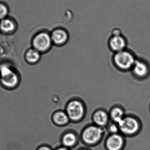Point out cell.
Listing matches in <instances>:
<instances>
[{
	"instance_id": "6da1fadb",
	"label": "cell",
	"mask_w": 150,
	"mask_h": 150,
	"mask_svg": "<svg viewBox=\"0 0 150 150\" xmlns=\"http://www.w3.org/2000/svg\"><path fill=\"white\" fill-rule=\"evenodd\" d=\"M117 125L122 135L129 137L137 135L142 130L141 121L138 118L131 115L125 116Z\"/></svg>"
},
{
	"instance_id": "7a4b0ae2",
	"label": "cell",
	"mask_w": 150,
	"mask_h": 150,
	"mask_svg": "<svg viewBox=\"0 0 150 150\" xmlns=\"http://www.w3.org/2000/svg\"><path fill=\"white\" fill-rule=\"evenodd\" d=\"M136 59L132 53L126 49L115 53L113 57L114 66L122 71L131 70Z\"/></svg>"
},
{
	"instance_id": "3957f363",
	"label": "cell",
	"mask_w": 150,
	"mask_h": 150,
	"mask_svg": "<svg viewBox=\"0 0 150 150\" xmlns=\"http://www.w3.org/2000/svg\"><path fill=\"white\" fill-rule=\"evenodd\" d=\"M65 111L70 121L77 122L84 117L86 108L81 100L74 99L69 100L67 103Z\"/></svg>"
},
{
	"instance_id": "277c9868",
	"label": "cell",
	"mask_w": 150,
	"mask_h": 150,
	"mask_svg": "<svg viewBox=\"0 0 150 150\" xmlns=\"http://www.w3.org/2000/svg\"><path fill=\"white\" fill-rule=\"evenodd\" d=\"M33 48L41 53L47 52L53 45L51 34L47 32L42 31L37 33L32 40Z\"/></svg>"
},
{
	"instance_id": "5b68a950",
	"label": "cell",
	"mask_w": 150,
	"mask_h": 150,
	"mask_svg": "<svg viewBox=\"0 0 150 150\" xmlns=\"http://www.w3.org/2000/svg\"><path fill=\"white\" fill-rule=\"evenodd\" d=\"M104 134L102 127L91 125L86 128L82 133V139L87 144H93L98 143Z\"/></svg>"
},
{
	"instance_id": "8992f818",
	"label": "cell",
	"mask_w": 150,
	"mask_h": 150,
	"mask_svg": "<svg viewBox=\"0 0 150 150\" xmlns=\"http://www.w3.org/2000/svg\"><path fill=\"white\" fill-rule=\"evenodd\" d=\"M0 76L1 83L7 87L15 86L18 81L16 74L6 65H3L0 67Z\"/></svg>"
},
{
	"instance_id": "52a82bcc",
	"label": "cell",
	"mask_w": 150,
	"mask_h": 150,
	"mask_svg": "<svg viewBox=\"0 0 150 150\" xmlns=\"http://www.w3.org/2000/svg\"><path fill=\"white\" fill-rule=\"evenodd\" d=\"M108 46L111 51L115 53L126 50L127 41L121 34H114L109 39Z\"/></svg>"
},
{
	"instance_id": "ba28073f",
	"label": "cell",
	"mask_w": 150,
	"mask_h": 150,
	"mask_svg": "<svg viewBox=\"0 0 150 150\" xmlns=\"http://www.w3.org/2000/svg\"><path fill=\"white\" fill-rule=\"evenodd\" d=\"M125 144L124 136L119 134H112L106 142V146L108 150H122Z\"/></svg>"
},
{
	"instance_id": "9c48e42d",
	"label": "cell",
	"mask_w": 150,
	"mask_h": 150,
	"mask_svg": "<svg viewBox=\"0 0 150 150\" xmlns=\"http://www.w3.org/2000/svg\"><path fill=\"white\" fill-rule=\"evenodd\" d=\"M53 44L56 46H62L67 43L69 38L68 33L64 29H54L51 33Z\"/></svg>"
},
{
	"instance_id": "30bf717a",
	"label": "cell",
	"mask_w": 150,
	"mask_h": 150,
	"mask_svg": "<svg viewBox=\"0 0 150 150\" xmlns=\"http://www.w3.org/2000/svg\"><path fill=\"white\" fill-rule=\"evenodd\" d=\"M131 70L134 76L139 79H143L149 75L150 68L146 62L137 59Z\"/></svg>"
},
{
	"instance_id": "8fae6325",
	"label": "cell",
	"mask_w": 150,
	"mask_h": 150,
	"mask_svg": "<svg viewBox=\"0 0 150 150\" xmlns=\"http://www.w3.org/2000/svg\"><path fill=\"white\" fill-rule=\"evenodd\" d=\"M110 119L109 114L104 109L96 110L93 114L92 119L94 125L103 127L107 125Z\"/></svg>"
},
{
	"instance_id": "7c38bea8",
	"label": "cell",
	"mask_w": 150,
	"mask_h": 150,
	"mask_svg": "<svg viewBox=\"0 0 150 150\" xmlns=\"http://www.w3.org/2000/svg\"><path fill=\"white\" fill-rule=\"evenodd\" d=\"M17 28V23L15 19L8 17L0 20V31L5 34L14 32Z\"/></svg>"
},
{
	"instance_id": "4fadbf2b",
	"label": "cell",
	"mask_w": 150,
	"mask_h": 150,
	"mask_svg": "<svg viewBox=\"0 0 150 150\" xmlns=\"http://www.w3.org/2000/svg\"><path fill=\"white\" fill-rule=\"evenodd\" d=\"M52 120L55 125L59 126L67 125L70 121L65 110H61L56 111L53 114Z\"/></svg>"
},
{
	"instance_id": "5bb4252c",
	"label": "cell",
	"mask_w": 150,
	"mask_h": 150,
	"mask_svg": "<svg viewBox=\"0 0 150 150\" xmlns=\"http://www.w3.org/2000/svg\"><path fill=\"white\" fill-rule=\"evenodd\" d=\"M109 117L115 123L118 124L125 117L124 110L120 106H114L111 108L109 113Z\"/></svg>"
},
{
	"instance_id": "9a60e30c",
	"label": "cell",
	"mask_w": 150,
	"mask_h": 150,
	"mask_svg": "<svg viewBox=\"0 0 150 150\" xmlns=\"http://www.w3.org/2000/svg\"><path fill=\"white\" fill-rule=\"evenodd\" d=\"M25 58L28 62L32 64H35L40 60L41 53L34 48H32L27 51Z\"/></svg>"
},
{
	"instance_id": "2e32d148",
	"label": "cell",
	"mask_w": 150,
	"mask_h": 150,
	"mask_svg": "<svg viewBox=\"0 0 150 150\" xmlns=\"http://www.w3.org/2000/svg\"><path fill=\"white\" fill-rule=\"evenodd\" d=\"M76 137L71 132L66 133L62 137V143L66 147H73L76 144Z\"/></svg>"
},
{
	"instance_id": "e0dca14e",
	"label": "cell",
	"mask_w": 150,
	"mask_h": 150,
	"mask_svg": "<svg viewBox=\"0 0 150 150\" xmlns=\"http://www.w3.org/2000/svg\"><path fill=\"white\" fill-rule=\"evenodd\" d=\"M9 8L8 4L4 2L0 1V20L8 17Z\"/></svg>"
},
{
	"instance_id": "ac0fdd59",
	"label": "cell",
	"mask_w": 150,
	"mask_h": 150,
	"mask_svg": "<svg viewBox=\"0 0 150 150\" xmlns=\"http://www.w3.org/2000/svg\"><path fill=\"white\" fill-rule=\"evenodd\" d=\"M108 130L110 133H112V134H118V132L120 131L118 125L116 123L111 124L110 126H109V127H108Z\"/></svg>"
},
{
	"instance_id": "d6986e66",
	"label": "cell",
	"mask_w": 150,
	"mask_h": 150,
	"mask_svg": "<svg viewBox=\"0 0 150 150\" xmlns=\"http://www.w3.org/2000/svg\"><path fill=\"white\" fill-rule=\"evenodd\" d=\"M37 150H52V149L47 146H42L40 147Z\"/></svg>"
},
{
	"instance_id": "ffe728a7",
	"label": "cell",
	"mask_w": 150,
	"mask_h": 150,
	"mask_svg": "<svg viewBox=\"0 0 150 150\" xmlns=\"http://www.w3.org/2000/svg\"><path fill=\"white\" fill-rule=\"evenodd\" d=\"M55 150H69L67 148H64V147H62V148H59V149H57Z\"/></svg>"
},
{
	"instance_id": "44dd1931",
	"label": "cell",
	"mask_w": 150,
	"mask_h": 150,
	"mask_svg": "<svg viewBox=\"0 0 150 150\" xmlns=\"http://www.w3.org/2000/svg\"><path fill=\"white\" fill-rule=\"evenodd\" d=\"M86 150V149H82V150Z\"/></svg>"
}]
</instances>
